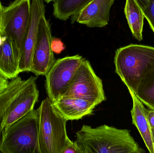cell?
I'll list each match as a JSON object with an SVG mask.
<instances>
[{"mask_svg":"<svg viewBox=\"0 0 154 153\" xmlns=\"http://www.w3.org/2000/svg\"><path fill=\"white\" fill-rule=\"evenodd\" d=\"M0 153H1V152H0Z\"/></svg>","mask_w":154,"mask_h":153,"instance_id":"cell-26","label":"cell"},{"mask_svg":"<svg viewBox=\"0 0 154 153\" xmlns=\"http://www.w3.org/2000/svg\"><path fill=\"white\" fill-rule=\"evenodd\" d=\"M82 59L79 55L60 58L46 75L45 88L48 98L52 103L66 94Z\"/></svg>","mask_w":154,"mask_h":153,"instance_id":"cell-7","label":"cell"},{"mask_svg":"<svg viewBox=\"0 0 154 153\" xmlns=\"http://www.w3.org/2000/svg\"><path fill=\"white\" fill-rule=\"evenodd\" d=\"M38 141L41 153H62L72 143L67 134L66 120L47 98L38 109Z\"/></svg>","mask_w":154,"mask_h":153,"instance_id":"cell-3","label":"cell"},{"mask_svg":"<svg viewBox=\"0 0 154 153\" xmlns=\"http://www.w3.org/2000/svg\"><path fill=\"white\" fill-rule=\"evenodd\" d=\"M154 32V0H136Z\"/></svg>","mask_w":154,"mask_h":153,"instance_id":"cell-19","label":"cell"},{"mask_svg":"<svg viewBox=\"0 0 154 153\" xmlns=\"http://www.w3.org/2000/svg\"><path fill=\"white\" fill-rule=\"evenodd\" d=\"M114 0H92L72 21L89 28H103L108 24Z\"/></svg>","mask_w":154,"mask_h":153,"instance_id":"cell-11","label":"cell"},{"mask_svg":"<svg viewBox=\"0 0 154 153\" xmlns=\"http://www.w3.org/2000/svg\"><path fill=\"white\" fill-rule=\"evenodd\" d=\"M124 11L133 36L138 41H142L145 17L136 0L126 1Z\"/></svg>","mask_w":154,"mask_h":153,"instance_id":"cell-16","label":"cell"},{"mask_svg":"<svg viewBox=\"0 0 154 153\" xmlns=\"http://www.w3.org/2000/svg\"><path fill=\"white\" fill-rule=\"evenodd\" d=\"M20 76L11 80L4 89L0 90V139L3 130V122L6 109L26 86Z\"/></svg>","mask_w":154,"mask_h":153,"instance_id":"cell-15","label":"cell"},{"mask_svg":"<svg viewBox=\"0 0 154 153\" xmlns=\"http://www.w3.org/2000/svg\"><path fill=\"white\" fill-rule=\"evenodd\" d=\"M38 76L30 77L29 83L6 109L3 122V129L28 115L34 109L39 98L36 81Z\"/></svg>","mask_w":154,"mask_h":153,"instance_id":"cell-9","label":"cell"},{"mask_svg":"<svg viewBox=\"0 0 154 153\" xmlns=\"http://www.w3.org/2000/svg\"><path fill=\"white\" fill-rule=\"evenodd\" d=\"M3 9V6L2 5V3L0 1V44L2 42L3 36L2 24Z\"/></svg>","mask_w":154,"mask_h":153,"instance_id":"cell-23","label":"cell"},{"mask_svg":"<svg viewBox=\"0 0 154 153\" xmlns=\"http://www.w3.org/2000/svg\"><path fill=\"white\" fill-rule=\"evenodd\" d=\"M52 40L50 23L45 15H42L38 25L31 68V72L37 76H46L56 62L52 48Z\"/></svg>","mask_w":154,"mask_h":153,"instance_id":"cell-8","label":"cell"},{"mask_svg":"<svg viewBox=\"0 0 154 153\" xmlns=\"http://www.w3.org/2000/svg\"><path fill=\"white\" fill-rule=\"evenodd\" d=\"M134 93L143 105L154 110V68L142 78Z\"/></svg>","mask_w":154,"mask_h":153,"instance_id":"cell-18","label":"cell"},{"mask_svg":"<svg viewBox=\"0 0 154 153\" xmlns=\"http://www.w3.org/2000/svg\"><path fill=\"white\" fill-rule=\"evenodd\" d=\"M20 73L11 42L3 35L0 44V75L6 79H15Z\"/></svg>","mask_w":154,"mask_h":153,"instance_id":"cell-14","label":"cell"},{"mask_svg":"<svg viewBox=\"0 0 154 153\" xmlns=\"http://www.w3.org/2000/svg\"><path fill=\"white\" fill-rule=\"evenodd\" d=\"M52 104L67 121L78 120L84 116L91 115L97 106L84 100L65 97Z\"/></svg>","mask_w":154,"mask_h":153,"instance_id":"cell-13","label":"cell"},{"mask_svg":"<svg viewBox=\"0 0 154 153\" xmlns=\"http://www.w3.org/2000/svg\"><path fill=\"white\" fill-rule=\"evenodd\" d=\"M131 153H146L143 150L142 148L139 147L138 149L136 150L134 152H133Z\"/></svg>","mask_w":154,"mask_h":153,"instance_id":"cell-24","label":"cell"},{"mask_svg":"<svg viewBox=\"0 0 154 153\" xmlns=\"http://www.w3.org/2000/svg\"><path fill=\"white\" fill-rule=\"evenodd\" d=\"M75 143L82 153H131L139 148L130 131L106 125H83L76 133Z\"/></svg>","mask_w":154,"mask_h":153,"instance_id":"cell-1","label":"cell"},{"mask_svg":"<svg viewBox=\"0 0 154 153\" xmlns=\"http://www.w3.org/2000/svg\"><path fill=\"white\" fill-rule=\"evenodd\" d=\"M133 100L131 110L132 123L135 126L150 153H154V132L147 116V110L134 92L129 91Z\"/></svg>","mask_w":154,"mask_h":153,"instance_id":"cell-12","label":"cell"},{"mask_svg":"<svg viewBox=\"0 0 154 153\" xmlns=\"http://www.w3.org/2000/svg\"><path fill=\"white\" fill-rule=\"evenodd\" d=\"M63 44L60 40H56L53 39L52 43V48L53 52H55L57 53V51H58V53H60V51H62V49H63Z\"/></svg>","mask_w":154,"mask_h":153,"instance_id":"cell-21","label":"cell"},{"mask_svg":"<svg viewBox=\"0 0 154 153\" xmlns=\"http://www.w3.org/2000/svg\"><path fill=\"white\" fill-rule=\"evenodd\" d=\"M38 110L4 129L0 139L1 153H41L38 141Z\"/></svg>","mask_w":154,"mask_h":153,"instance_id":"cell-4","label":"cell"},{"mask_svg":"<svg viewBox=\"0 0 154 153\" xmlns=\"http://www.w3.org/2000/svg\"><path fill=\"white\" fill-rule=\"evenodd\" d=\"M31 4L30 0H16L3 9V35L11 40L19 65L23 43L29 22Z\"/></svg>","mask_w":154,"mask_h":153,"instance_id":"cell-5","label":"cell"},{"mask_svg":"<svg viewBox=\"0 0 154 153\" xmlns=\"http://www.w3.org/2000/svg\"><path fill=\"white\" fill-rule=\"evenodd\" d=\"M115 72L128 91L134 93L144 75L154 68V47L130 44L117 49Z\"/></svg>","mask_w":154,"mask_h":153,"instance_id":"cell-2","label":"cell"},{"mask_svg":"<svg viewBox=\"0 0 154 153\" xmlns=\"http://www.w3.org/2000/svg\"><path fill=\"white\" fill-rule=\"evenodd\" d=\"M2 75H0V78H1V77H2Z\"/></svg>","mask_w":154,"mask_h":153,"instance_id":"cell-25","label":"cell"},{"mask_svg":"<svg viewBox=\"0 0 154 153\" xmlns=\"http://www.w3.org/2000/svg\"><path fill=\"white\" fill-rule=\"evenodd\" d=\"M92 0H55L53 1V15L57 19L71 21Z\"/></svg>","mask_w":154,"mask_h":153,"instance_id":"cell-17","label":"cell"},{"mask_svg":"<svg viewBox=\"0 0 154 153\" xmlns=\"http://www.w3.org/2000/svg\"><path fill=\"white\" fill-rule=\"evenodd\" d=\"M63 97L84 100L96 106L106 100L102 81L88 60L83 58Z\"/></svg>","mask_w":154,"mask_h":153,"instance_id":"cell-6","label":"cell"},{"mask_svg":"<svg viewBox=\"0 0 154 153\" xmlns=\"http://www.w3.org/2000/svg\"><path fill=\"white\" fill-rule=\"evenodd\" d=\"M62 153H82L79 147L78 146L75 142L69 145Z\"/></svg>","mask_w":154,"mask_h":153,"instance_id":"cell-20","label":"cell"},{"mask_svg":"<svg viewBox=\"0 0 154 153\" xmlns=\"http://www.w3.org/2000/svg\"><path fill=\"white\" fill-rule=\"evenodd\" d=\"M45 10L44 1H31L29 22L23 43L19 61L20 73L31 72L32 54L37 40L39 21L41 17L45 15Z\"/></svg>","mask_w":154,"mask_h":153,"instance_id":"cell-10","label":"cell"},{"mask_svg":"<svg viewBox=\"0 0 154 153\" xmlns=\"http://www.w3.org/2000/svg\"><path fill=\"white\" fill-rule=\"evenodd\" d=\"M147 116L151 127L154 132V110H148Z\"/></svg>","mask_w":154,"mask_h":153,"instance_id":"cell-22","label":"cell"}]
</instances>
